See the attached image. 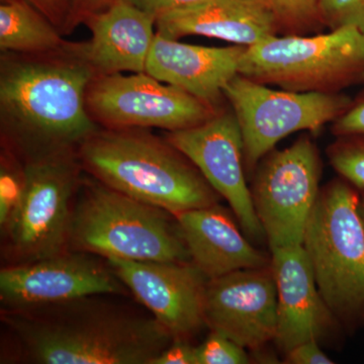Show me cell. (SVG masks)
<instances>
[{
    "mask_svg": "<svg viewBox=\"0 0 364 364\" xmlns=\"http://www.w3.org/2000/svg\"><path fill=\"white\" fill-rule=\"evenodd\" d=\"M304 249L333 318L364 324V224L358 189L345 179L321 188L306 224Z\"/></svg>",
    "mask_w": 364,
    "mask_h": 364,
    "instance_id": "cell-5",
    "label": "cell"
},
{
    "mask_svg": "<svg viewBox=\"0 0 364 364\" xmlns=\"http://www.w3.org/2000/svg\"><path fill=\"white\" fill-rule=\"evenodd\" d=\"M225 98L240 126L245 169L258 163L286 136L298 132L317 134L352 104L344 93L296 92L236 74L224 86Z\"/></svg>",
    "mask_w": 364,
    "mask_h": 364,
    "instance_id": "cell-8",
    "label": "cell"
},
{
    "mask_svg": "<svg viewBox=\"0 0 364 364\" xmlns=\"http://www.w3.org/2000/svg\"><path fill=\"white\" fill-rule=\"evenodd\" d=\"M286 363L291 364H331L333 361L322 351L318 339L299 343L287 352Z\"/></svg>",
    "mask_w": 364,
    "mask_h": 364,
    "instance_id": "cell-28",
    "label": "cell"
},
{
    "mask_svg": "<svg viewBox=\"0 0 364 364\" xmlns=\"http://www.w3.org/2000/svg\"><path fill=\"white\" fill-rule=\"evenodd\" d=\"M35 4L42 9L46 18H48L53 25L61 32L62 30V18L59 16L60 4H62L63 0H33ZM62 33V32H61ZM63 35V33H62Z\"/></svg>",
    "mask_w": 364,
    "mask_h": 364,
    "instance_id": "cell-31",
    "label": "cell"
},
{
    "mask_svg": "<svg viewBox=\"0 0 364 364\" xmlns=\"http://www.w3.org/2000/svg\"><path fill=\"white\" fill-rule=\"evenodd\" d=\"M164 136L227 200L245 234L253 238L264 234L246 181L243 136L231 107H225L198 126L167 132Z\"/></svg>",
    "mask_w": 364,
    "mask_h": 364,
    "instance_id": "cell-12",
    "label": "cell"
},
{
    "mask_svg": "<svg viewBox=\"0 0 364 364\" xmlns=\"http://www.w3.org/2000/svg\"><path fill=\"white\" fill-rule=\"evenodd\" d=\"M86 174L176 215L219 203V193L183 153L148 129L100 128L81 144Z\"/></svg>",
    "mask_w": 364,
    "mask_h": 364,
    "instance_id": "cell-3",
    "label": "cell"
},
{
    "mask_svg": "<svg viewBox=\"0 0 364 364\" xmlns=\"http://www.w3.org/2000/svg\"><path fill=\"white\" fill-rule=\"evenodd\" d=\"M105 296L1 310V322L28 363L150 364L173 341L156 318Z\"/></svg>",
    "mask_w": 364,
    "mask_h": 364,
    "instance_id": "cell-2",
    "label": "cell"
},
{
    "mask_svg": "<svg viewBox=\"0 0 364 364\" xmlns=\"http://www.w3.org/2000/svg\"><path fill=\"white\" fill-rule=\"evenodd\" d=\"M68 41L46 16L23 0L0 6V50L18 54H46L64 49Z\"/></svg>",
    "mask_w": 364,
    "mask_h": 364,
    "instance_id": "cell-20",
    "label": "cell"
},
{
    "mask_svg": "<svg viewBox=\"0 0 364 364\" xmlns=\"http://www.w3.org/2000/svg\"><path fill=\"white\" fill-rule=\"evenodd\" d=\"M246 48L186 44L156 33L145 72L222 109L227 102L223 90L228 81L239 73Z\"/></svg>",
    "mask_w": 364,
    "mask_h": 364,
    "instance_id": "cell-16",
    "label": "cell"
},
{
    "mask_svg": "<svg viewBox=\"0 0 364 364\" xmlns=\"http://www.w3.org/2000/svg\"><path fill=\"white\" fill-rule=\"evenodd\" d=\"M129 294L109 261L80 251L4 265L0 270L1 310H26L86 296Z\"/></svg>",
    "mask_w": 364,
    "mask_h": 364,
    "instance_id": "cell-11",
    "label": "cell"
},
{
    "mask_svg": "<svg viewBox=\"0 0 364 364\" xmlns=\"http://www.w3.org/2000/svg\"><path fill=\"white\" fill-rule=\"evenodd\" d=\"M25 183L23 161L2 148L0 159V234L6 231L20 207Z\"/></svg>",
    "mask_w": 364,
    "mask_h": 364,
    "instance_id": "cell-21",
    "label": "cell"
},
{
    "mask_svg": "<svg viewBox=\"0 0 364 364\" xmlns=\"http://www.w3.org/2000/svg\"><path fill=\"white\" fill-rule=\"evenodd\" d=\"M114 1L116 0H74V9H72L70 18L67 21L64 35L69 33L79 21L85 23L90 16L105 11Z\"/></svg>",
    "mask_w": 364,
    "mask_h": 364,
    "instance_id": "cell-30",
    "label": "cell"
},
{
    "mask_svg": "<svg viewBox=\"0 0 364 364\" xmlns=\"http://www.w3.org/2000/svg\"><path fill=\"white\" fill-rule=\"evenodd\" d=\"M321 176L322 160L309 135L286 149L272 150L258 163L250 191L270 250L303 244Z\"/></svg>",
    "mask_w": 364,
    "mask_h": 364,
    "instance_id": "cell-9",
    "label": "cell"
},
{
    "mask_svg": "<svg viewBox=\"0 0 364 364\" xmlns=\"http://www.w3.org/2000/svg\"><path fill=\"white\" fill-rule=\"evenodd\" d=\"M128 1L146 13L150 14L157 20L163 14L196 6L205 0H128Z\"/></svg>",
    "mask_w": 364,
    "mask_h": 364,
    "instance_id": "cell-29",
    "label": "cell"
},
{
    "mask_svg": "<svg viewBox=\"0 0 364 364\" xmlns=\"http://www.w3.org/2000/svg\"><path fill=\"white\" fill-rule=\"evenodd\" d=\"M272 267L277 291L274 342L287 353L306 340L318 339L332 314L318 291L303 245L272 249Z\"/></svg>",
    "mask_w": 364,
    "mask_h": 364,
    "instance_id": "cell-18",
    "label": "cell"
},
{
    "mask_svg": "<svg viewBox=\"0 0 364 364\" xmlns=\"http://www.w3.org/2000/svg\"><path fill=\"white\" fill-rule=\"evenodd\" d=\"M239 74L296 92H342L364 82V33L346 26L327 33L275 36L246 48Z\"/></svg>",
    "mask_w": 364,
    "mask_h": 364,
    "instance_id": "cell-6",
    "label": "cell"
},
{
    "mask_svg": "<svg viewBox=\"0 0 364 364\" xmlns=\"http://www.w3.org/2000/svg\"><path fill=\"white\" fill-rule=\"evenodd\" d=\"M91 32L85 42H71L76 56L95 77L146 71L154 42L156 18L129 2L116 0L85 21Z\"/></svg>",
    "mask_w": 364,
    "mask_h": 364,
    "instance_id": "cell-15",
    "label": "cell"
},
{
    "mask_svg": "<svg viewBox=\"0 0 364 364\" xmlns=\"http://www.w3.org/2000/svg\"><path fill=\"white\" fill-rule=\"evenodd\" d=\"M198 364H246V349L221 333L210 331L205 341L196 346Z\"/></svg>",
    "mask_w": 364,
    "mask_h": 364,
    "instance_id": "cell-25",
    "label": "cell"
},
{
    "mask_svg": "<svg viewBox=\"0 0 364 364\" xmlns=\"http://www.w3.org/2000/svg\"><path fill=\"white\" fill-rule=\"evenodd\" d=\"M323 25L330 30L354 28L364 33V0H318Z\"/></svg>",
    "mask_w": 364,
    "mask_h": 364,
    "instance_id": "cell-24",
    "label": "cell"
},
{
    "mask_svg": "<svg viewBox=\"0 0 364 364\" xmlns=\"http://www.w3.org/2000/svg\"><path fill=\"white\" fill-rule=\"evenodd\" d=\"M86 107L100 128H158L167 132L198 126L224 109L146 72L93 78L86 92Z\"/></svg>",
    "mask_w": 364,
    "mask_h": 364,
    "instance_id": "cell-10",
    "label": "cell"
},
{
    "mask_svg": "<svg viewBox=\"0 0 364 364\" xmlns=\"http://www.w3.org/2000/svg\"><path fill=\"white\" fill-rule=\"evenodd\" d=\"M174 217L191 263L208 280L272 263L249 243L232 215L219 203L178 213Z\"/></svg>",
    "mask_w": 364,
    "mask_h": 364,
    "instance_id": "cell-19",
    "label": "cell"
},
{
    "mask_svg": "<svg viewBox=\"0 0 364 364\" xmlns=\"http://www.w3.org/2000/svg\"><path fill=\"white\" fill-rule=\"evenodd\" d=\"M23 163V198L13 221L1 234L4 265L33 262L69 251L72 205L85 174L77 152Z\"/></svg>",
    "mask_w": 364,
    "mask_h": 364,
    "instance_id": "cell-7",
    "label": "cell"
},
{
    "mask_svg": "<svg viewBox=\"0 0 364 364\" xmlns=\"http://www.w3.org/2000/svg\"><path fill=\"white\" fill-rule=\"evenodd\" d=\"M277 14L280 35H314L325 28L318 0H267Z\"/></svg>",
    "mask_w": 364,
    "mask_h": 364,
    "instance_id": "cell-22",
    "label": "cell"
},
{
    "mask_svg": "<svg viewBox=\"0 0 364 364\" xmlns=\"http://www.w3.org/2000/svg\"><path fill=\"white\" fill-rule=\"evenodd\" d=\"M95 74L68 42L46 54L1 52L0 131L2 148L21 161L65 152L100 128L86 107Z\"/></svg>",
    "mask_w": 364,
    "mask_h": 364,
    "instance_id": "cell-1",
    "label": "cell"
},
{
    "mask_svg": "<svg viewBox=\"0 0 364 364\" xmlns=\"http://www.w3.org/2000/svg\"><path fill=\"white\" fill-rule=\"evenodd\" d=\"M68 247L105 259L191 262L174 215L88 174L72 205Z\"/></svg>",
    "mask_w": 364,
    "mask_h": 364,
    "instance_id": "cell-4",
    "label": "cell"
},
{
    "mask_svg": "<svg viewBox=\"0 0 364 364\" xmlns=\"http://www.w3.org/2000/svg\"><path fill=\"white\" fill-rule=\"evenodd\" d=\"M332 134L336 136H364V90L339 117L332 123Z\"/></svg>",
    "mask_w": 364,
    "mask_h": 364,
    "instance_id": "cell-26",
    "label": "cell"
},
{
    "mask_svg": "<svg viewBox=\"0 0 364 364\" xmlns=\"http://www.w3.org/2000/svg\"><path fill=\"white\" fill-rule=\"evenodd\" d=\"M327 154L342 178L358 191H364V136H337Z\"/></svg>",
    "mask_w": 364,
    "mask_h": 364,
    "instance_id": "cell-23",
    "label": "cell"
},
{
    "mask_svg": "<svg viewBox=\"0 0 364 364\" xmlns=\"http://www.w3.org/2000/svg\"><path fill=\"white\" fill-rule=\"evenodd\" d=\"M150 364H198L196 346L189 340L174 339Z\"/></svg>",
    "mask_w": 364,
    "mask_h": 364,
    "instance_id": "cell-27",
    "label": "cell"
},
{
    "mask_svg": "<svg viewBox=\"0 0 364 364\" xmlns=\"http://www.w3.org/2000/svg\"><path fill=\"white\" fill-rule=\"evenodd\" d=\"M360 214L361 217H363L364 224V196L360 198Z\"/></svg>",
    "mask_w": 364,
    "mask_h": 364,
    "instance_id": "cell-32",
    "label": "cell"
},
{
    "mask_svg": "<svg viewBox=\"0 0 364 364\" xmlns=\"http://www.w3.org/2000/svg\"><path fill=\"white\" fill-rule=\"evenodd\" d=\"M156 26L169 39L200 36L244 47L280 35L277 14L267 0H205L163 14Z\"/></svg>",
    "mask_w": 364,
    "mask_h": 364,
    "instance_id": "cell-17",
    "label": "cell"
},
{
    "mask_svg": "<svg viewBox=\"0 0 364 364\" xmlns=\"http://www.w3.org/2000/svg\"><path fill=\"white\" fill-rule=\"evenodd\" d=\"M107 260L134 298L174 339L189 340L205 326L208 279L193 263Z\"/></svg>",
    "mask_w": 364,
    "mask_h": 364,
    "instance_id": "cell-13",
    "label": "cell"
},
{
    "mask_svg": "<svg viewBox=\"0 0 364 364\" xmlns=\"http://www.w3.org/2000/svg\"><path fill=\"white\" fill-rule=\"evenodd\" d=\"M205 326L237 344L258 350L274 341L277 291L272 263L208 280Z\"/></svg>",
    "mask_w": 364,
    "mask_h": 364,
    "instance_id": "cell-14",
    "label": "cell"
}]
</instances>
